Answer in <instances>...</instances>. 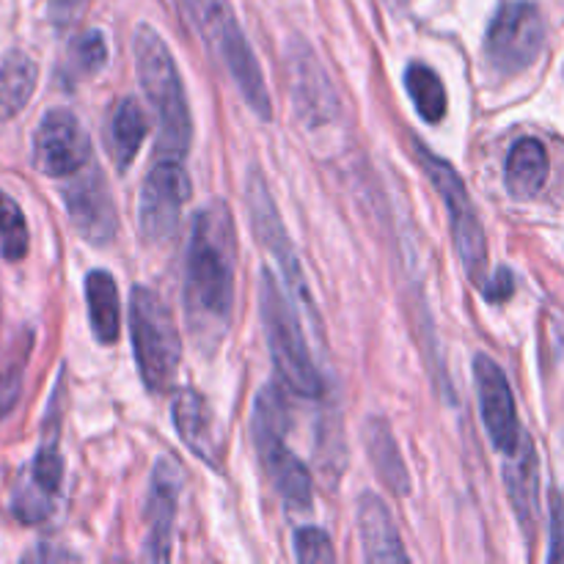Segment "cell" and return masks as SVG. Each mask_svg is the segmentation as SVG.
Wrapping results in <instances>:
<instances>
[{"mask_svg":"<svg viewBox=\"0 0 564 564\" xmlns=\"http://www.w3.org/2000/svg\"><path fill=\"white\" fill-rule=\"evenodd\" d=\"M171 416H174L176 433H180L182 444H185L198 460L207 463L209 468H218L220 452L213 433V413H209L207 400H204L198 391L180 389L174 397V411H171Z\"/></svg>","mask_w":564,"mask_h":564,"instance_id":"17","label":"cell"},{"mask_svg":"<svg viewBox=\"0 0 564 564\" xmlns=\"http://www.w3.org/2000/svg\"><path fill=\"white\" fill-rule=\"evenodd\" d=\"M505 488L523 534L534 540L540 518V460L529 435H521L516 449L505 455Z\"/></svg>","mask_w":564,"mask_h":564,"instance_id":"16","label":"cell"},{"mask_svg":"<svg viewBox=\"0 0 564 564\" xmlns=\"http://www.w3.org/2000/svg\"><path fill=\"white\" fill-rule=\"evenodd\" d=\"M143 97L158 113V158L185 160L193 141V116L180 66L165 39L152 25H138L132 39Z\"/></svg>","mask_w":564,"mask_h":564,"instance_id":"2","label":"cell"},{"mask_svg":"<svg viewBox=\"0 0 564 564\" xmlns=\"http://www.w3.org/2000/svg\"><path fill=\"white\" fill-rule=\"evenodd\" d=\"M130 336L143 386L154 394L174 389L182 364L180 328L169 303L149 286H135L130 295Z\"/></svg>","mask_w":564,"mask_h":564,"instance_id":"6","label":"cell"},{"mask_svg":"<svg viewBox=\"0 0 564 564\" xmlns=\"http://www.w3.org/2000/svg\"><path fill=\"white\" fill-rule=\"evenodd\" d=\"M505 182L512 198H532L549 182V152L538 138H521L507 154Z\"/></svg>","mask_w":564,"mask_h":564,"instance_id":"21","label":"cell"},{"mask_svg":"<svg viewBox=\"0 0 564 564\" xmlns=\"http://www.w3.org/2000/svg\"><path fill=\"white\" fill-rule=\"evenodd\" d=\"M25 560H39V562H50V560H77L75 554H69V551H55V549H47V545H44V549H36V551H31V554H25Z\"/></svg>","mask_w":564,"mask_h":564,"instance_id":"33","label":"cell"},{"mask_svg":"<svg viewBox=\"0 0 564 564\" xmlns=\"http://www.w3.org/2000/svg\"><path fill=\"white\" fill-rule=\"evenodd\" d=\"M237 229L231 207L220 198L198 207L185 251V303L187 330L204 352H215L229 334L235 312Z\"/></svg>","mask_w":564,"mask_h":564,"instance_id":"1","label":"cell"},{"mask_svg":"<svg viewBox=\"0 0 564 564\" xmlns=\"http://www.w3.org/2000/svg\"><path fill=\"white\" fill-rule=\"evenodd\" d=\"M33 169L50 180H69L91 163V138L69 108H50L33 132Z\"/></svg>","mask_w":564,"mask_h":564,"instance_id":"11","label":"cell"},{"mask_svg":"<svg viewBox=\"0 0 564 564\" xmlns=\"http://www.w3.org/2000/svg\"><path fill=\"white\" fill-rule=\"evenodd\" d=\"M28 248H31V231H28L25 213L14 196L0 191V253L9 262H20L25 259Z\"/></svg>","mask_w":564,"mask_h":564,"instance_id":"26","label":"cell"},{"mask_svg":"<svg viewBox=\"0 0 564 564\" xmlns=\"http://www.w3.org/2000/svg\"><path fill=\"white\" fill-rule=\"evenodd\" d=\"M39 83V64L25 50H9L0 61V121H11L28 108Z\"/></svg>","mask_w":564,"mask_h":564,"instance_id":"22","label":"cell"},{"mask_svg":"<svg viewBox=\"0 0 564 564\" xmlns=\"http://www.w3.org/2000/svg\"><path fill=\"white\" fill-rule=\"evenodd\" d=\"M286 66H290L292 108L303 130L314 132L334 127L341 119V102L317 53L306 42L295 39L286 47Z\"/></svg>","mask_w":564,"mask_h":564,"instance_id":"12","label":"cell"},{"mask_svg":"<svg viewBox=\"0 0 564 564\" xmlns=\"http://www.w3.org/2000/svg\"><path fill=\"white\" fill-rule=\"evenodd\" d=\"M416 158L422 163L424 174L430 176L433 187L438 191L446 215H449L452 235H455V248L463 262V270H466V275L474 284L482 286L485 279H488V237H485V226L479 220L466 182L452 169V163H446L444 158L433 154L419 141Z\"/></svg>","mask_w":564,"mask_h":564,"instance_id":"7","label":"cell"},{"mask_svg":"<svg viewBox=\"0 0 564 564\" xmlns=\"http://www.w3.org/2000/svg\"><path fill=\"white\" fill-rule=\"evenodd\" d=\"M61 198H64L72 226L83 240L97 248L110 246L116 240L119 213H116L110 187L97 163H88L86 169L69 176V182L61 191Z\"/></svg>","mask_w":564,"mask_h":564,"instance_id":"13","label":"cell"},{"mask_svg":"<svg viewBox=\"0 0 564 564\" xmlns=\"http://www.w3.org/2000/svg\"><path fill=\"white\" fill-rule=\"evenodd\" d=\"M545 47V20L532 0H505L485 36V61L499 77H516L540 58Z\"/></svg>","mask_w":564,"mask_h":564,"instance_id":"8","label":"cell"},{"mask_svg":"<svg viewBox=\"0 0 564 564\" xmlns=\"http://www.w3.org/2000/svg\"><path fill=\"white\" fill-rule=\"evenodd\" d=\"M405 88L413 99V108L422 116L427 124H438L446 116V88L444 80L438 77V72L430 69L427 64H408L405 69Z\"/></svg>","mask_w":564,"mask_h":564,"instance_id":"24","label":"cell"},{"mask_svg":"<svg viewBox=\"0 0 564 564\" xmlns=\"http://www.w3.org/2000/svg\"><path fill=\"white\" fill-rule=\"evenodd\" d=\"M86 306L94 339L105 347L116 345L121 334V297L108 270H91L86 275Z\"/></svg>","mask_w":564,"mask_h":564,"instance_id":"20","label":"cell"},{"mask_svg":"<svg viewBox=\"0 0 564 564\" xmlns=\"http://www.w3.org/2000/svg\"><path fill=\"white\" fill-rule=\"evenodd\" d=\"M28 352H31V341H22L9 352L3 364H0V422L14 411L22 394V378H25Z\"/></svg>","mask_w":564,"mask_h":564,"instance_id":"28","label":"cell"},{"mask_svg":"<svg viewBox=\"0 0 564 564\" xmlns=\"http://www.w3.org/2000/svg\"><path fill=\"white\" fill-rule=\"evenodd\" d=\"M105 64H108V42H105L102 31H86L69 44L66 77H69V80L94 77L97 72L105 69Z\"/></svg>","mask_w":564,"mask_h":564,"instance_id":"27","label":"cell"},{"mask_svg":"<svg viewBox=\"0 0 564 564\" xmlns=\"http://www.w3.org/2000/svg\"><path fill=\"white\" fill-rule=\"evenodd\" d=\"M246 207H248V220H251V229L257 235V240L262 242L264 251L279 262L281 275L286 281V290L295 297L297 306L308 314L314 325L317 323V306L312 301V290L306 284V275H303L301 259H297L295 248H292L290 235H286V226L281 220L279 207H275L273 196H270L268 180L262 176V171H248L246 180Z\"/></svg>","mask_w":564,"mask_h":564,"instance_id":"9","label":"cell"},{"mask_svg":"<svg viewBox=\"0 0 564 564\" xmlns=\"http://www.w3.org/2000/svg\"><path fill=\"white\" fill-rule=\"evenodd\" d=\"M292 540H295L297 562H336L334 543H330L328 532H323L319 527H301Z\"/></svg>","mask_w":564,"mask_h":564,"instance_id":"29","label":"cell"},{"mask_svg":"<svg viewBox=\"0 0 564 564\" xmlns=\"http://www.w3.org/2000/svg\"><path fill=\"white\" fill-rule=\"evenodd\" d=\"M83 9H86V0H53L50 14H53V20L58 25H69V22H75L80 17Z\"/></svg>","mask_w":564,"mask_h":564,"instance_id":"32","label":"cell"},{"mask_svg":"<svg viewBox=\"0 0 564 564\" xmlns=\"http://www.w3.org/2000/svg\"><path fill=\"white\" fill-rule=\"evenodd\" d=\"M61 482H64V457L58 452V435L47 433V441L39 446L36 457H33L31 479H28L25 488L53 505L61 490Z\"/></svg>","mask_w":564,"mask_h":564,"instance_id":"25","label":"cell"},{"mask_svg":"<svg viewBox=\"0 0 564 564\" xmlns=\"http://www.w3.org/2000/svg\"><path fill=\"white\" fill-rule=\"evenodd\" d=\"M259 312H262L270 358L284 389L306 400L323 397V378L312 361L295 306L270 270H262V279H259Z\"/></svg>","mask_w":564,"mask_h":564,"instance_id":"4","label":"cell"},{"mask_svg":"<svg viewBox=\"0 0 564 564\" xmlns=\"http://www.w3.org/2000/svg\"><path fill=\"white\" fill-rule=\"evenodd\" d=\"M474 380H477L479 394V413H482V424L488 430L490 441L501 455H510L521 441L523 430L518 422L516 397H512L507 375L499 364L490 356L479 352L474 358Z\"/></svg>","mask_w":564,"mask_h":564,"instance_id":"14","label":"cell"},{"mask_svg":"<svg viewBox=\"0 0 564 564\" xmlns=\"http://www.w3.org/2000/svg\"><path fill=\"white\" fill-rule=\"evenodd\" d=\"M361 441L375 474L380 477V482H383L391 494L408 496V490H411V477H408V466L405 460H402L394 433H391V424L380 416L367 419V422H364Z\"/></svg>","mask_w":564,"mask_h":564,"instance_id":"19","label":"cell"},{"mask_svg":"<svg viewBox=\"0 0 564 564\" xmlns=\"http://www.w3.org/2000/svg\"><path fill=\"white\" fill-rule=\"evenodd\" d=\"M549 562H564V501L560 494L551 496V551Z\"/></svg>","mask_w":564,"mask_h":564,"instance_id":"30","label":"cell"},{"mask_svg":"<svg viewBox=\"0 0 564 564\" xmlns=\"http://www.w3.org/2000/svg\"><path fill=\"white\" fill-rule=\"evenodd\" d=\"M182 471L169 457H160L152 471V488H149L147 505V543H143V560L169 562L171 540H174L176 507H180Z\"/></svg>","mask_w":564,"mask_h":564,"instance_id":"15","label":"cell"},{"mask_svg":"<svg viewBox=\"0 0 564 564\" xmlns=\"http://www.w3.org/2000/svg\"><path fill=\"white\" fill-rule=\"evenodd\" d=\"M149 135V116L147 110L141 108L138 99H121L119 105L110 113V124L105 130V138H108L110 158H113L116 169L124 171L130 169V163L135 160L138 149L143 147Z\"/></svg>","mask_w":564,"mask_h":564,"instance_id":"23","label":"cell"},{"mask_svg":"<svg viewBox=\"0 0 564 564\" xmlns=\"http://www.w3.org/2000/svg\"><path fill=\"white\" fill-rule=\"evenodd\" d=\"M358 532H361V551L367 562H408V551L402 549L400 532L394 527L389 507L375 494H364L358 501Z\"/></svg>","mask_w":564,"mask_h":564,"instance_id":"18","label":"cell"},{"mask_svg":"<svg viewBox=\"0 0 564 564\" xmlns=\"http://www.w3.org/2000/svg\"><path fill=\"white\" fill-rule=\"evenodd\" d=\"M191 202V176L176 158H158L138 198V229L143 242L163 246L176 235L182 209Z\"/></svg>","mask_w":564,"mask_h":564,"instance_id":"10","label":"cell"},{"mask_svg":"<svg viewBox=\"0 0 564 564\" xmlns=\"http://www.w3.org/2000/svg\"><path fill=\"white\" fill-rule=\"evenodd\" d=\"M182 3H185L198 36L204 39L215 61H220V66L229 72V77L235 80L237 91L242 94L248 108L259 119H270L273 116V102H270L262 66L257 64V55H253L229 0H182Z\"/></svg>","mask_w":564,"mask_h":564,"instance_id":"3","label":"cell"},{"mask_svg":"<svg viewBox=\"0 0 564 564\" xmlns=\"http://www.w3.org/2000/svg\"><path fill=\"white\" fill-rule=\"evenodd\" d=\"M253 444H257L259 460L273 482L275 494L281 496L290 510L306 512L312 507V477L303 466L301 457L286 446V430H290V402H286L284 386L270 383L262 389L253 405Z\"/></svg>","mask_w":564,"mask_h":564,"instance_id":"5","label":"cell"},{"mask_svg":"<svg viewBox=\"0 0 564 564\" xmlns=\"http://www.w3.org/2000/svg\"><path fill=\"white\" fill-rule=\"evenodd\" d=\"M391 6H400V3H405V0H389Z\"/></svg>","mask_w":564,"mask_h":564,"instance_id":"34","label":"cell"},{"mask_svg":"<svg viewBox=\"0 0 564 564\" xmlns=\"http://www.w3.org/2000/svg\"><path fill=\"white\" fill-rule=\"evenodd\" d=\"M479 290L485 292V297H488L490 303H501V301H510L512 292H516V279H512V273L507 268H501L499 273L494 275V279H485V284L479 286Z\"/></svg>","mask_w":564,"mask_h":564,"instance_id":"31","label":"cell"}]
</instances>
